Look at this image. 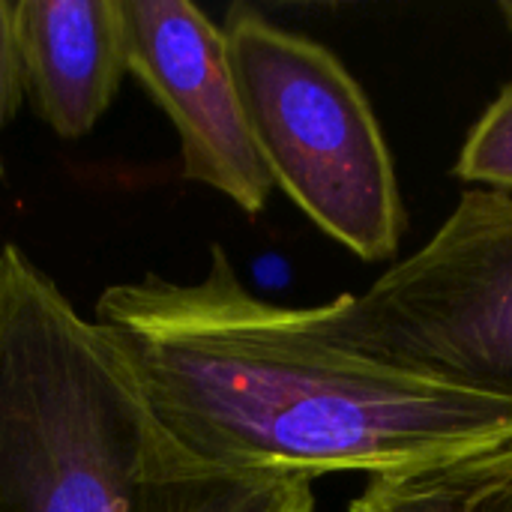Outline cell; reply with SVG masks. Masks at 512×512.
<instances>
[{
  "instance_id": "obj_5",
  "label": "cell",
  "mask_w": 512,
  "mask_h": 512,
  "mask_svg": "<svg viewBox=\"0 0 512 512\" xmlns=\"http://www.w3.org/2000/svg\"><path fill=\"white\" fill-rule=\"evenodd\" d=\"M129 72L180 135L183 177L258 216L276 189L249 132L222 24L186 0H120Z\"/></svg>"
},
{
  "instance_id": "obj_7",
  "label": "cell",
  "mask_w": 512,
  "mask_h": 512,
  "mask_svg": "<svg viewBox=\"0 0 512 512\" xmlns=\"http://www.w3.org/2000/svg\"><path fill=\"white\" fill-rule=\"evenodd\" d=\"M348 512H512V441L369 477Z\"/></svg>"
},
{
  "instance_id": "obj_8",
  "label": "cell",
  "mask_w": 512,
  "mask_h": 512,
  "mask_svg": "<svg viewBox=\"0 0 512 512\" xmlns=\"http://www.w3.org/2000/svg\"><path fill=\"white\" fill-rule=\"evenodd\" d=\"M453 174L468 186L512 195V81L471 126Z\"/></svg>"
},
{
  "instance_id": "obj_9",
  "label": "cell",
  "mask_w": 512,
  "mask_h": 512,
  "mask_svg": "<svg viewBox=\"0 0 512 512\" xmlns=\"http://www.w3.org/2000/svg\"><path fill=\"white\" fill-rule=\"evenodd\" d=\"M24 96L21 54L15 39V0H0V135ZM3 174V153H0Z\"/></svg>"
},
{
  "instance_id": "obj_4",
  "label": "cell",
  "mask_w": 512,
  "mask_h": 512,
  "mask_svg": "<svg viewBox=\"0 0 512 512\" xmlns=\"http://www.w3.org/2000/svg\"><path fill=\"white\" fill-rule=\"evenodd\" d=\"M315 318L360 354L512 402V195L462 192L417 252Z\"/></svg>"
},
{
  "instance_id": "obj_6",
  "label": "cell",
  "mask_w": 512,
  "mask_h": 512,
  "mask_svg": "<svg viewBox=\"0 0 512 512\" xmlns=\"http://www.w3.org/2000/svg\"><path fill=\"white\" fill-rule=\"evenodd\" d=\"M24 93L60 135H87L114 102L126 60L120 0H15Z\"/></svg>"
},
{
  "instance_id": "obj_2",
  "label": "cell",
  "mask_w": 512,
  "mask_h": 512,
  "mask_svg": "<svg viewBox=\"0 0 512 512\" xmlns=\"http://www.w3.org/2000/svg\"><path fill=\"white\" fill-rule=\"evenodd\" d=\"M0 512H318L297 471L198 465L114 339L33 258L0 249Z\"/></svg>"
},
{
  "instance_id": "obj_10",
  "label": "cell",
  "mask_w": 512,
  "mask_h": 512,
  "mask_svg": "<svg viewBox=\"0 0 512 512\" xmlns=\"http://www.w3.org/2000/svg\"><path fill=\"white\" fill-rule=\"evenodd\" d=\"M498 12H501V18H504L507 30L512 33V0H501V3H498Z\"/></svg>"
},
{
  "instance_id": "obj_1",
  "label": "cell",
  "mask_w": 512,
  "mask_h": 512,
  "mask_svg": "<svg viewBox=\"0 0 512 512\" xmlns=\"http://www.w3.org/2000/svg\"><path fill=\"white\" fill-rule=\"evenodd\" d=\"M96 324L162 429L207 468L378 477L512 441L510 399L348 348L315 306L252 294L216 243L198 282L105 288Z\"/></svg>"
},
{
  "instance_id": "obj_3",
  "label": "cell",
  "mask_w": 512,
  "mask_h": 512,
  "mask_svg": "<svg viewBox=\"0 0 512 512\" xmlns=\"http://www.w3.org/2000/svg\"><path fill=\"white\" fill-rule=\"evenodd\" d=\"M255 150L273 180L330 240L390 261L408 228L378 114L321 42L234 3L222 21Z\"/></svg>"
}]
</instances>
